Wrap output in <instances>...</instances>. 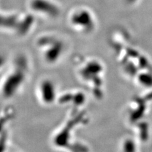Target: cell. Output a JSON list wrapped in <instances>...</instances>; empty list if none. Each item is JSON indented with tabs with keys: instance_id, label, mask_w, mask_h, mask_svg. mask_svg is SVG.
Masks as SVG:
<instances>
[{
	"instance_id": "1",
	"label": "cell",
	"mask_w": 152,
	"mask_h": 152,
	"mask_svg": "<svg viewBox=\"0 0 152 152\" xmlns=\"http://www.w3.org/2000/svg\"><path fill=\"white\" fill-rule=\"evenodd\" d=\"M27 65L19 61L8 70L0 83V94L4 98H12L19 92L27 75Z\"/></svg>"
},
{
	"instance_id": "2",
	"label": "cell",
	"mask_w": 152,
	"mask_h": 152,
	"mask_svg": "<svg viewBox=\"0 0 152 152\" xmlns=\"http://www.w3.org/2000/svg\"><path fill=\"white\" fill-rule=\"evenodd\" d=\"M41 102L45 104L53 103L56 97V89L53 83L49 80H42L38 88Z\"/></svg>"
},
{
	"instance_id": "3",
	"label": "cell",
	"mask_w": 152,
	"mask_h": 152,
	"mask_svg": "<svg viewBox=\"0 0 152 152\" xmlns=\"http://www.w3.org/2000/svg\"><path fill=\"white\" fill-rule=\"evenodd\" d=\"M141 82L146 85L152 84V78L150 77L148 75H142L141 77Z\"/></svg>"
},
{
	"instance_id": "4",
	"label": "cell",
	"mask_w": 152,
	"mask_h": 152,
	"mask_svg": "<svg viewBox=\"0 0 152 152\" xmlns=\"http://www.w3.org/2000/svg\"><path fill=\"white\" fill-rule=\"evenodd\" d=\"M4 64H5V60L2 55H0V70L3 67Z\"/></svg>"
}]
</instances>
